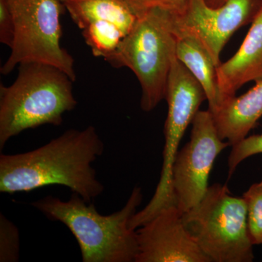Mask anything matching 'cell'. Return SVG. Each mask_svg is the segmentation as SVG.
Segmentation results:
<instances>
[{
	"label": "cell",
	"mask_w": 262,
	"mask_h": 262,
	"mask_svg": "<svg viewBox=\"0 0 262 262\" xmlns=\"http://www.w3.org/2000/svg\"><path fill=\"white\" fill-rule=\"evenodd\" d=\"M104 144L96 129H70L41 147L15 155H0V192H28L61 185L91 203L104 191L92 164Z\"/></svg>",
	"instance_id": "6da1fadb"
},
{
	"label": "cell",
	"mask_w": 262,
	"mask_h": 262,
	"mask_svg": "<svg viewBox=\"0 0 262 262\" xmlns=\"http://www.w3.org/2000/svg\"><path fill=\"white\" fill-rule=\"evenodd\" d=\"M141 188L135 187L120 211L101 215L94 203L77 193L68 201L52 195L32 202V206L49 220L67 226L75 236L83 262H134L138 254L135 229L130 221L142 201Z\"/></svg>",
	"instance_id": "7a4b0ae2"
},
{
	"label": "cell",
	"mask_w": 262,
	"mask_h": 262,
	"mask_svg": "<svg viewBox=\"0 0 262 262\" xmlns=\"http://www.w3.org/2000/svg\"><path fill=\"white\" fill-rule=\"evenodd\" d=\"M75 81L46 63H21L14 82L0 84V150L10 139L44 125L59 126L76 107Z\"/></svg>",
	"instance_id": "3957f363"
},
{
	"label": "cell",
	"mask_w": 262,
	"mask_h": 262,
	"mask_svg": "<svg viewBox=\"0 0 262 262\" xmlns=\"http://www.w3.org/2000/svg\"><path fill=\"white\" fill-rule=\"evenodd\" d=\"M177 42L166 10L146 8L139 12L135 25L106 61L134 72L141 85V108L146 113L165 99L169 75L177 58Z\"/></svg>",
	"instance_id": "277c9868"
},
{
	"label": "cell",
	"mask_w": 262,
	"mask_h": 262,
	"mask_svg": "<svg viewBox=\"0 0 262 262\" xmlns=\"http://www.w3.org/2000/svg\"><path fill=\"white\" fill-rule=\"evenodd\" d=\"M187 232L211 262H251L247 206L227 184L208 187L201 201L182 215Z\"/></svg>",
	"instance_id": "5b68a950"
},
{
	"label": "cell",
	"mask_w": 262,
	"mask_h": 262,
	"mask_svg": "<svg viewBox=\"0 0 262 262\" xmlns=\"http://www.w3.org/2000/svg\"><path fill=\"white\" fill-rule=\"evenodd\" d=\"M15 22V38L0 72L9 75L21 63L56 67L75 81V59L62 48L61 15L63 0H7Z\"/></svg>",
	"instance_id": "8992f818"
},
{
	"label": "cell",
	"mask_w": 262,
	"mask_h": 262,
	"mask_svg": "<svg viewBox=\"0 0 262 262\" xmlns=\"http://www.w3.org/2000/svg\"><path fill=\"white\" fill-rule=\"evenodd\" d=\"M262 8V0H228L218 8L206 0H187L166 10L169 25L178 38L192 37L208 52L216 67L222 50L239 28L251 23Z\"/></svg>",
	"instance_id": "52a82bcc"
},
{
	"label": "cell",
	"mask_w": 262,
	"mask_h": 262,
	"mask_svg": "<svg viewBox=\"0 0 262 262\" xmlns=\"http://www.w3.org/2000/svg\"><path fill=\"white\" fill-rule=\"evenodd\" d=\"M165 99L168 103V115L164 130L163 168L154 195L147 204L148 208L153 212L159 211L174 203L172 169L179 144L200 106L207 100L201 84L177 58L169 75Z\"/></svg>",
	"instance_id": "ba28073f"
},
{
	"label": "cell",
	"mask_w": 262,
	"mask_h": 262,
	"mask_svg": "<svg viewBox=\"0 0 262 262\" xmlns=\"http://www.w3.org/2000/svg\"><path fill=\"white\" fill-rule=\"evenodd\" d=\"M192 125L190 140L179 151L172 169L174 205L182 215L206 194L215 159L230 146L221 139L209 110H199Z\"/></svg>",
	"instance_id": "9c48e42d"
},
{
	"label": "cell",
	"mask_w": 262,
	"mask_h": 262,
	"mask_svg": "<svg viewBox=\"0 0 262 262\" xmlns=\"http://www.w3.org/2000/svg\"><path fill=\"white\" fill-rule=\"evenodd\" d=\"M135 262H211L187 232L175 205L136 229Z\"/></svg>",
	"instance_id": "30bf717a"
},
{
	"label": "cell",
	"mask_w": 262,
	"mask_h": 262,
	"mask_svg": "<svg viewBox=\"0 0 262 262\" xmlns=\"http://www.w3.org/2000/svg\"><path fill=\"white\" fill-rule=\"evenodd\" d=\"M216 76L218 106L236 96V92L247 82L262 80V8L251 22V29L238 51L216 67Z\"/></svg>",
	"instance_id": "8fae6325"
},
{
	"label": "cell",
	"mask_w": 262,
	"mask_h": 262,
	"mask_svg": "<svg viewBox=\"0 0 262 262\" xmlns=\"http://www.w3.org/2000/svg\"><path fill=\"white\" fill-rule=\"evenodd\" d=\"M211 113L222 140L230 146L243 140L262 117V80L242 96L225 100Z\"/></svg>",
	"instance_id": "7c38bea8"
},
{
	"label": "cell",
	"mask_w": 262,
	"mask_h": 262,
	"mask_svg": "<svg viewBox=\"0 0 262 262\" xmlns=\"http://www.w3.org/2000/svg\"><path fill=\"white\" fill-rule=\"evenodd\" d=\"M63 4L81 30L91 22L104 20L115 24L127 35L138 19L128 0H63Z\"/></svg>",
	"instance_id": "4fadbf2b"
},
{
	"label": "cell",
	"mask_w": 262,
	"mask_h": 262,
	"mask_svg": "<svg viewBox=\"0 0 262 262\" xmlns=\"http://www.w3.org/2000/svg\"><path fill=\"white\" fill-rule=\"evenodd\" d=\"M177 58L200 82L206 93L208 110L212 112L219 104L216 66L206 48L192 37L177 39Z\"/></svg>",
	"instance_id": "5bb4252c"
},
{
	"label": "cell",
	"mask_w": 262,
	"mask_h": 262,
	"mask_svg": "<svg viewBox=\"0 0 262 262\" xmlns=\"http://www.w3.org/2000/svg\"><path fill=\"white\" fill-rule=\"evenodd\" d=\"M86 44L96 57L107 61L120 46L126 36L117 25L104 20H96L82 29Z\"/></svg>",
	"instance_id": "9a60e30c"
},
{
	"label": "cell",
	"mask_w": 262,
	"mask_h": 262,
	"mask_svg": "<svg viewBox=\"0 0 262 262\" xmlns=\"http://www.w3.org/2000/svg\"><path fill=\"white\" fill-rule=\"evenodd\" d=\"M247 206L248 233L253 245H262V181L243 194Z\"/></svg>",
	"instance_id": "2e32d148"
},
{
	"label": "cell",
	"mask_w": 262,
	"mask_h": 262,
	"mask_svg": "<svg viewBox=\"0 0 262 262\" xmlns=\"http://www.w3.org/2000/svg\"><path fill=\"white\" fill-rule=\"evenodd\" d=\"M20 237L16 226L0 213V261L15 262L20 255Z\"/></svg>",
	"instance_id": "e0dca14e"
},
{
	"label": "cell",
	"mask_w": 262,
	"mask_h": 262,
	"mask_svg": "<svg viewBox=\"0 0 262 262\" xmlns=\"http://www.w3.org/2000/svg\"><path fill=\"white\" fill-rule=\"evenodd\" d=\"M232 147L228 158L229 178L245 160L253 155L262 154V134L247 136Z\"/></svg>",
	"instance_id": "ac0fdd59"
},
{
	"label": "cell",
	"mask_w": 262,
	"mask_h": 262,
	"mask_svg": "<svg viewBox=\"0 0 262 262\" xmlns=\"http://www.w3.org/2000/svg\"><path fill=\"white\" fill-rule=\"evenodd\" d=\"M15 22L7 0H0V42L11 48L14 42Z\"/></svg>",
	"instance_id": "d6986e66"
},
{
	"label": "cell",
	"mask_w": 262,
	"mask_h": 262,
	"mask_svg": "<svg viewBox=\"0 0 262 262\" xmlns=\"http://www.w3.org/2000/svg\"><path fill=\"white\" fill-rule=\"evenodd\" d=\"M134 7L136 13L141 10L152 7H159L165 9H176L182 6L187 0H128Z\"/></svg>",
	"instance_id": "ffe728a7"
},
{
	"label": "cell",
	"mask_w": 262,
	"mask_h": 262,
	"mask_svg": "<svg viewBox=\"0 0 262 262\" xmlns=\"http://www.w3.org/2000/svg\"><path fill=\"white\" fill-rule=\"evenodd\" d=\"M228 0H206L207 4L213 8H218L225 4Z\"/></svg>",
	"instance_id": "44dd1931"
}]
</instances>
